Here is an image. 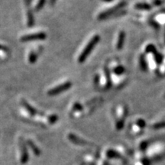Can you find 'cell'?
<instances>
[{
  "mask_svg": "<svg viewBox=\"0 0 165 165\" xmlns=\"http://www.w3.org/2000/svg\"><path fill=\"white\" fill-rule=\"evenodd\" d=\"M21 104H22L23 108L25 109L26 110V111L28 112V113H29V114L31 115L32 117L34 118L35 116H37V115L38 114V111H37V110L35 109H34L32 106H31V105H30L28 102L25 101V100H21Z\"/></svg>",
  "mask_w": 165,
  "mask_h": 165,
  "instance_id": "obj_9",
  "label": "cell"
},
{
  "mask_svg": "<svg viewBox=\"0 0 165 165\" xmlns=\"http://www.w3.org/2000/svg\"><path fill=\"white\" fill-rule=\"evenodd\" d=\"M28 9H27V25L28 27H32L34 24V15H33L32 10L29 8V5H28Z\"/></svg>",
  "mask_w": 165,
  "mask_h": 165,
  "instance_id": "obj_12",
  "label": "cell"
},
{
  "mask_svg": "<svg viewBox=\"0 0 165 165\" xmlns=\"http://www.w3.org/2000/svg\"><path fill=\"white\" fill-rule=\"evenodd\" d=\"M165 126V121H157L154 122V123L151 125L152 128H155V129H160V128L164 127Z\"/></svg>",
  "mask_w": 165,
  "mask_h": 165,
  "instance_id": "obj_20",
  "label": "cell"
},
{
  "mask_svg": "<svg viewBox=\"0 0 165 165\" xmlns=\"http://www.w3.org/2000/svg\"><path fill=\"white\" fill-rule=\"evenodd\" d=\"M164 41H165V32H164Z\"/></svg>",
  "mask_w": 165,
  "mask_h": 165,
  "instance_id": "obj_25",
  "label": "cell"
},
{
  "mask_svg": "<svg viewBox=\"0 0 165 165\" xmlns=\"http://www.w3.org/2000/svg\"><path fill=\"white\" fill-rule=\"evenodd\" d=\"M41 51H42V47H41V46H38V49H37V51H34V50L30 51L28 56V62L30 64H34L36 62L37 60H38V55Z\"/></svg>",
  "mask_w": 165,
  "mask_h": 165,
  "instance_id": "obj_7",
  "label": "cell"
},
{
  "mask_svg": "<svg viewBox=\"0 0 165 165\" xmlns=\"http://www.w3.org/2000/svg\"><path fill=\"white\" fill-rule=\"evenodd\" d=\"M77 112H84V106L79 103H74L71 109V113H77Z\"/></svg>",
  "mask_w": 165,
  "mask_h": 165,
  "instance_id": "obj_17",
  "label": "cell"
},
{
  "mask_svg": "<svg viewBox=\"0 0 165 165\" xmlns=\"http://www.w3.org/2000/svg\"><path fill=\"white\" fill-rule=\"evenodd\" d=\"M47 37L44 32H38L32 33V34H28L25 35H23L21 38V41L26 42V41H39V40H44Z\"/></svg>",
  "mask_w": 165,
  "mask_h": 165,
  "instance_id": "obj_6",
  "label": "cell"
},
{
  "mask_svg": "<svg viewBox=\"0 0 165 165\" xmlns=\"http://www.w3.org/2000/svg\"><path fill=\"white\" fill-rule=\"evenodd\" d=\"M102 2H113V0H101Z\"/></svg>",
  "mask_w": 165,
  "mask_h": 165,
  "instance_id": "obj_23",
  "label": "cell"
},
{
  "mask_svg": "<svg viewBox=\"0 0 165 165\" xmlns=\"http://www.w3.org/2000/svg\"><path fill=\"white\" fill-rule=\"evenodd\" d=\"M69 139H70L73 143L74 144H85V141L84 140H82L80 139V138H78L77 136H76L74 134H69L68 135Z\"/></svg>",
  "mask_w": 165,
  "mask_h": 165,
  "instance_id": "obj_14",
  "label": "cell"
},
{
  "mask_svg": "<svg viewBox=\"0 0 165 165\" xmlns=\"http://www.w3.org/2000/svg\"><path fill=\"white\" fill-rule=\"evenodd\" d=\"M135 8L138 10H150L151 8V5L145 2H139L135 5Z\"/></svg>",
  "mask_w": 165,
  "mask_h": 165,
  "instance_id": "obj_15",
  "label": "cell"
},
{
  "mask_svg": "<svg viewBox=\"0 0 165 165\" xmlns=\"http://www.w3.org/2000/svg\"><path fill=\"white\" fill-rule=\"evenodd\" d=\"M46 2V0H38V2H37L35 6H34V11H38L41 9V8L44 7V4Z\"/></svg>",
  "mask_w": 165,
  "mask_h": 165,
  "instance_id": "obj_19",
  "label": "cell"
},
{
  "mask_svg": "<svg viewBox=\"0 0 165 165\" xmlns=\"http://www.w3.org/2000/svg\"><path fill=\"white\" fill-rule=\"evenodd\" d=\"M100 40V36L99 34H96L90 40L87 44L86 45V47L84 48V49L82 51V52L80 53V54L79 55L78 57V62L80 64L84 63L86 61V59L88 57V56L90 55V54L91 53V51H93V48H95L96 45L99 43Z\"/></svg>",
  "mask_w": 165,
  "mask_h": 165,
  "instance_id": "obj_2",
  "label": "cell"
},
{
  "mask_svg": "<svg viewBox=\"0 0 165 165\" xmlns=\"http://www.w3.org/2000/svg\"><path fill=\"white\" fill-rule=\"evenodd\" d=\"M28 145H29L30 147H31V149H32L33 151L34 152V154H39V150H38V148L35 147V145H34V144H33L32 141H31L29 140L28 141Z\"/></svg>",
  "mask_w": 165,
  "mask_h": 165,
  "instance_id": "obj_21",
  "label": "cell"
},
{
  "mask_svg": "<svg viewBox=\"0 0 165 165\" xmlns=\"http://www.w3.org/2000/svg\"><path fill=\"white\" fill-rule=\"evenodd\" d=\"M46 117H47V120H48V125L54 124V123L57 122V121L58 120V116L55 114L47 115Z\"/></svg>",
  "mask_w": 165,
  "mask_h": 165,
  "instance_id": "obj_16",
  "label": "cell"
},
{
  "mask_svg": "<svg viewBox=\"0 0 165 165\" xmlns=\"http://www.w3.org/2000/svg\"><path fill=\"white\" fill-rule=\"evenodd\" d=\"M56 0H50V3H51V5H54V3H55Z\"/></svg>",
  "mask_w": 165,
  "mask_h": 165,
  "instance_id": "obj_24",
  "label": "cell"
},
{
  "mask_svg": "<svg viewBox=\"0 0 165 165\" xmlns=\"http://www.w3.org/2000/svg\"><path fill=\"white\" fill-rule=\"evenodd\" d=\"M154 5H157V6H159V5H161L163 3V1L162 0H154Z\"/></svg>",
  "mask_w": 165,
  "mask_h": 165,
  "instance_id": "obj_22",
  "label": "cell"
},
{
  "mask_svg": "<svg viewBox=\"0 0 165 165\" xmlns=\"http://www.w3.org/2000/svg\"><path fill=\"white\" fill-rule=\"evenodd\" d=\"M126 5L125 2H120L116 5L115 6H113V8H108V9L105 10V11H102L101 13L99 14L98 15V19L99 20H105L109 18L111 16H116V14L119 12V11H121V9L122 8H124Z\"/></svg>",
  "mask_w": 165,
  "mask_h": 165,
  "instance_id": "obj_4",
  "label": "cell"
},
{
  "mask_svg": "<svg viewBox=\"0 0 165 165\" xmlns=\"http://www.w3.org/2000/svg\"><path fill=\"white\" fill-rule=\"evenodd\" d=\"M125 33L123 31H120L118 33L117 38L116 41V48L118 51H120L123 48L125 43Z\"/></svg>",
  "mask_w": 165,
  "mask_h": 165,
  "instance_id": "obj_8",
  "label": "cell"
},
{
  "mask_svg": "<svg viewBox=\"0 0 165 165\" xmlns=\"http://www.w3.org/2000/svg\"><path fill=\"white\" fill-rule=\"evenodd\" d=\"M71 87H72V83H71V82H64L62 84H60V85H58L57 87L51 89V90L48 91V94L49 96H51V97H53V96H57L58 95V94H60V93H62L63 92L69 90Z\"/></svg>",
  "mask_w": 165,
  "mask_h": 165,
  "instance_id": "obj_5",
  "label": "cell"
},
{
  "mask_svg": "<svg viewBox=\"0 0 165 165\" xmlns=\"http://www.w3.org/2000/svg\"><path fill=\"white\" fill-rule=\"evenodd\" d=\"M128 115V109L125 105H119L115 109V122L117 129H122L124 125L125 120Z\"/></svg>",
  "mask_w": 165,
  "mask_h": 165,
  "instance_id": "obj_1",
  "label": "cell"
},
{
  "mask_svg": "<svg viewBox=\"0 0 165 165\" xmlns=\"http://www.w3.org/2000/svg\"><path fill=\"white\" fill-rule=\"evenodd\" d=\"M158 73L160 74H161V75L165 76V54L163 56L161 64H160V67H159Z\"/></svg>",
  "mask_w": 165,
  "mask_h": 165,
  "instance_id": "obj_18",
  "label": "cell"
},
{
  "mask_svg": "<svg viewBox=\"0 0 165 165\" xmlns=\"http://www.w3.org/2000/svg\"><path fill=\"white\" fill-rule=\"evenodd\" d=\"M153 21L157 24V25H165V11H162L160 13H159L158 15H156L154 18H153Z\"/></svg>",
  "mask_w": 165,
  "mask_h": 165,
  "instance_id": "obj_11",
  "label": "cell"
},
{
  "mask_svg": "<svg viewBox=\"0 0 165 165\" xmlns=\"http://www.w3.org/2000/svg\"><path fill=\"white\" fill-rule=\"evenodd\" d=\"M10 52L5 46L0 44V61H5L9 57Z\"/></svg>",
  "mask_w": 165,
  "mask_h": 165,
  "instance_id": "obj_10",
  "label": "cell"
},
{
  "mask_svg": "<svg viewBox=\"0 0 165 165\" xmlns=\"http://www.w3.org/2000/svg\"><path fill=\"white\" fill-rule=\"evenodd\" d=\"M139 66H140L141 70H142L143 71H145L148 69V64L147 61H146L145 56L143 54H141L139 57Z\"/></svg>",
  "mask_w": 165,
  "mask_h": 165,
  "instance_id": "obj_13",
  "label": "cell"
},
{
  "mask_svg": "<svg viewBox=\"0 0 165 165\" xmlns=\"http://www.w3.org/2000/svg\"><path fill=\"white\" fill-rule=\"evenodd\" d=\"M111 74L108 67H106L102 73L99 74V87L103 90H107L111 87Z\"/></svg>",
  "mask_w": 165,
  "mask_h": 165,
  "instance_id": "obj_3",
  "label": "cell"
}]
</instances>
